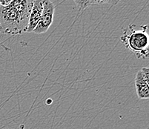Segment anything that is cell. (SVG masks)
<instances>
[{
    "label": "cell",
    "instance_id": "1",
    "mask_svg": "<svg viewBox=\"0 0 149 129\" xmlns=\"http://www.w3.org/2000/svg\"><path fill=\"white\" fill-rule=\"evenodd\" d=\"M34 0H13L7 6L0 5V32L18 35L25 33Z\"/></svg>",
    "mask_w": 149,
    "mask_h": 129
},
{
    "label": "cell",
    "instance_id": "2",
    "mask_svg": "<svg viewBox=\"0 0 149 129\" xmlns=\"http://www.w3.org/2000/svg\"><path fill=\"white\" fill-rule=\"evenodd\" d=\"M135 25H130L129 33L125 30L120 39L126 48L135 54L136 58L146 59L148 58L149 50L148 25H141L139 30L135 29Z\"/></svg>",
    "mask_w": 149,
    "mask_h": 129
},
{
    "label": "cell",
    "instance_id": "3",
    "mask_svg": "<svg viewBox=\"0 0 149 129\" xmlns=\"http://www.w3.org/2000/svg\"><path fill=\"white\" fill-rule=\"evenodd\" d=\"M42 12L37 26L33 30V33L40 34L45 33L52 25L55 6L51 0H42Z\"/></svg>",
    "mask_w": 149,
    "mask_h": 129
},
{
    "label": "cell",
    "instance_id": "4",
    "mask_svg": "<svg viewBox=\"0 0 149 129\" xmlns=\"http://www.w3.org/2000/svg\"><path fill=\"white\" fill-rule=\"evenodd\" d=\"M149 70L148 68L143 67L136 73L135 77V88L136 95L140 100L149 98Z\"/></svg>",
    "mask_w": 149,
    "mask_h": 129
},
{
    "label": "cell",
    "instance_id": "5",
    "mask_svg": "<svg viewBox=\"0 0 149 129\" xmlns=\"http://www.w3.org/2000/svg\"><path fill=\"white\" fill-rule=\"evenodd\" d=\"M42 0H34L32 5L31 13H30L29 20H28V26H27L26 33H31L37 26L40 22L42 12Z\"/></svg>",
    "mask_w": 149,
    "mask_h": 129
},
{
    "label": "cell",
    "instance_id": "6",
    "mask_svg": "<svg viewBox=\"0 0 149 129\" xmlns=\"http://www.w3.org/2000/svg\"><path fill=\"white\" fill-rule=\"evenodd\" d=\"M79 11H82L91 5V0H74Z\"/></svg>",
    "mask_w": 149,
    "mask_h": 129
},
{
    "label": "cell",
    "instance_id": "7",
    "mask_svg": "<svg viewBox=\"0 0 149 129\" xmlns=\"http://www.w3.org/2000/svg\"><path fill=\"white\" fill-rule=\"evenodd\" d=\"M120 0H91V5H115Z\"/></svg>",
    "mask_w": 149,
    "mask_h": 129
},
{
    "label": "cell",
    "instance_id": "8",
    "mask_svg": "<svg viewBox=\"0 0 149 129\" xmlns=\"http://www.w3.org/2000/svg\"><path fill=\"white\" fill-rule=\"evenodd\" d=\"M13 0H0V5L2 6H7L10 5Z\"/></svg>",
    "mask_w": 149,
    "mask_h": 129
}]
</instances>
